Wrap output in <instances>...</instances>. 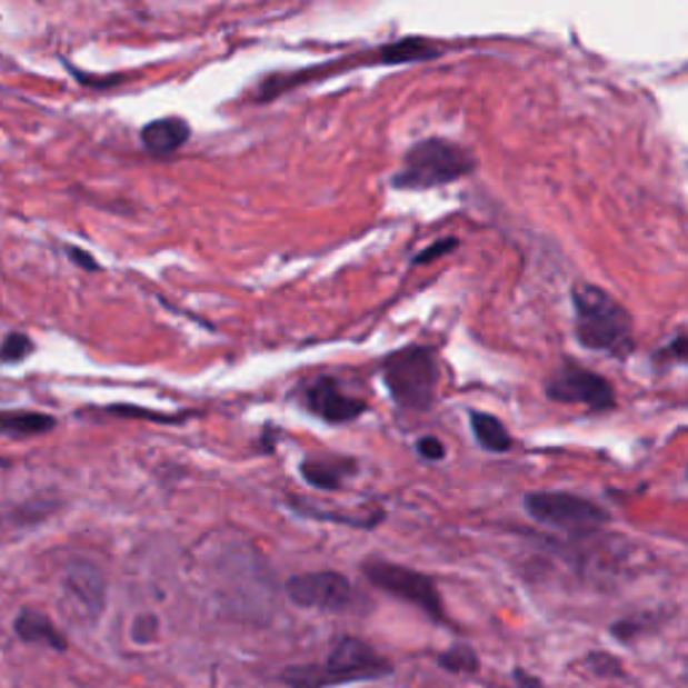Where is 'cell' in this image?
<instances>
[{"label": "cell", "mask_w": 688, "mask_h": 688, "mask_svg": "<svg viewBox=\"0 0 688 688\" xmlns=\"http://www.w3.org/2000/svg\"><path fill=\"white\" fill-rule=\"evenodd\" d=\"M388 393L401 409L426 411L433 407L439 390V361L430 347H401L382 366Z\"/></svg>", "instance_id": "obj_4"}, {"label": "cell", "mask_w": 688, "mask_h": 688, "mask_svg": "<svg viewBox=\"0 0 688 688\" xmlns=\"http://www.w3.org/2000/svg\"><path fill=\"white\" fill-rule=\"evenodd\" d=\"M54 426V417L41 415V411H3L0 415V428L6 436H41Z\"/></svg>", "instance_id": "obj_16"}, {"label": "cell", "mask_w": 688, "mask_h": 688, "mask_svg": "<svg viewBox=\"0 0 688 688\" xmlns=\"http://www.w3.org/2000/svg\"><path fill=\"white\" fill-rule=\"evenodd\" d=\"M513 686H517V688H544V680L536 678V675H530L527 670H522V667H517V670H513Z\"/></svg>", "instance_id": "obj_25"}, {"label": "cell", "mask_w": 688, "mask_h": 688, "mask_svg": "<svg viewBox=\"0 0 688 688\" xmlns=\"http://www.w3.org/2000/svg\"><path fill=\"white\" fill-rule=\"evenodd\" d=\"M417 455H420L422 460H443V455H447V449H443V443L436 439V436H422L420 441H417Z\"/></svg>", "instance_id": "obj_23"}, {"label": "cell", "mask_w": 688, "mask_h": 688, "mask_svg": "<svg viewBox=\"0 0 688 688\" xmlns=\"http://www.w3.org/2000/svg\"><path fill=\"white\" fill-rule=\"evenodd\" d=\"M455 248H458V240H455V237H447V240H439V242H433V246L422 248L420 253H417L415 259H411V263H415V267H422V263L436 261V259H439V256L449 253V250H455Z\"/></svg>", "instance_id": "obj_22"}, {"label": "cell", "mask_w": 688, "mask_h": 688, "mask_svg": "<svg viewBox=\"0 0 688 688\" xmlns=\"http://www.w3.org/2000/svg\"><path fill=\"white\" fill-rule=\"evenodd\" d=\"M62 589L66 597L73 602L79 616L87 621H98L106 610V576L92 559L76 557L66 565V574H62Z\"/></svg>", "instance_id": "obj_9"}, {"label": "cell", "mask_w": 688, "mask_h": 688, "mask_svg": "<svg viewBox=\"0 0 688 688\" xmlns=\"http://www.w3.org/2000/svg\"><path fill=\"white\" fill-rule=\"evenodd\" d=\"M574 310L576 339L587 350L621 358L635 347L632 318L608 291L591 286V282H576Z\"/></svg>", "instance_id": "obj_1"}, {"label": "cell", "mask_w": 688, "mask_h": 688, "mask_svg": "<svg viewBox=\"0 0 688 688\" xmlns=\"http://www.w3.org/2000/svg\"><path fill=\"white\" fill-rule=\"evenodd\" d=\"M66 66L70 68V73H73V76H76V79H79L81 83H94V76L79 73V70H76L73 66H70V62H66ZM116 81H121V76H116V79H100V83H106V87H108V83H116Z\"/></svg>", "instance_id": "obj_26"}, {"label": "cell", "mask_w": 688, "mask_h": 688, "mask_svg": "<svg viewBox=\"0 0 688 688\" xmlns=\"http://www.w3.org/2000/svg\"><path fill=\"white\" fill-rule=\"evenodd\" d=\"M656 627H659L656 616L638 614V616H627V619L616 621L614 627H610V635H614V638L621 640V642H632L635 638H640V635L654 632Z\"/></svg>", "instance_id": "obj_18"}, {"label": "cell", "mask_w": 688, "mask_h": 688, "mask_svg": "<svg viewBox=\"0 0 688 688\" xmlns=\"http://www.w3.org/2000/svg\"><path fill=\"white\" fill-rule=\"evenodd\" d=\"M66 253L70 256V261H73L76 267L87 269V272H98V269H100V263L94 261V256L87 253V250H81V248H76V246H68Z\"/></svg>", "instance_id": "obj_24"}, {"label": "cell", "mask_w": 688, "mask_h": 688, "mask_svg": "<svg viewBox=\"0 0 688 688\" xmlns=\"http://www.w3.org/2000/svg\"><path fill=\"white\" fill-rule=\"evenodd\" d=\"M286 597L296 608L345 614V610L356 606L358 591L350 584V578L337 574V570H315V574L288 578Z\"/></svg>", "instance_id": "obj_7"}, {"label": "cell", "mask_w": 688, "mask_h": 688, "mask_svg": "<svg viewBox=\"0 0 688 688\" xmlns=\"http://www.w3.org/2000/svg\"><path fill=\"white\" fill-rule=\"evenodd\" d=\"M546 396L557 403H581L595 411H606L616 403L614 388L606 377L584 369L574 361L562 363L546 382Z\"/></svg>", "instance_id": "obj_8"}, {"label": "cell", "mask_w": 688, "mask_h": 688, "mask_svg": "<svg viewBox=\"0 0 688 688\" xmlns=\"http://www.w3.org/2000/svg\"><path fill=\"white\" fill-rule=\"evenodd\" d=\"M36 352V342L22 331H9L3 339V350H0V361L3 366H14L28 361Z\"/></svg>", "instance_id": "obj_19"}, {"label": "cell", "mask_w": 688, "mask_h": 688, "mask_svg": "<svg viewBox=\"0 0 688 688\" xmlns=\"http://www.w3.org/2000/svg\"><path fill=\"white\" fill-rule=\"evenodd\" d=\"M191 127L189 121L181 116H162V119H153L140 130V143L148 153L153 157H170V153L181 151L189 143Z\"/></svg>", "instance_id": "obj_11"}, {"label": "cell", "mask_w": 688, "mask_h": 688, "mask_svg": "<svg viewBox=\"0 0 688 688\" xmlns=\"http://www.w3.org/2000/svg\"><path fill=\"white\" fill-rule=\"evenodd\" d=\"M352 468V460L342 458H318L301 462V476L315 490H337L342 485V476Z\"/></svg>", "instance_id": "obj_15"}, {"label": "cell", "mask_w": 688, "mask_h": 688, "mask_svg": "<svg viewBox=\"0 0 688 688\" xmlns=\"http://www.w3.org/2000/svg\"><path fill=\"white\" fill-rule=\"evenodd\" d=\"M468 422H471L476 443H479L481 449H487V452H506V449L513 447L511 433H508L503 422H500L495 415H487V411H471V415H468Z\"/></svg>", "instance_id": "obj_14"}, {"label": "cell", "mask_w": 688, "mask_h": 688, "mask_svg": "<svg viewBox=\"0 0 688 688\" xmlns=\"http://www.w3.org/2000/svg\"><path fill=\"white\" fill-rule=\"evenodd\" d=\"M361 570L371 587L388 591V595L398 597V600L420 608L422 614H426L428 619H433L436 624H447L441 591L430 576L420 574V570L403 568V565L388 562V559H366Z\"/></svg>", "instance_id": "obj_5"}, {"label": "cell", "mask_w": 688, "mask_h": 688, "mask_svg": "<svg viewBox=\"0 0 688 688\" xmlns=\"http://www.w3.org/2000/svg\"><path fill=\"white\" fill-rule=\"evenodd\" d=\"M305 407L323 422L339 426V422L358 420L369 409V403L363 398L345 393L333 377H320L305 390Z\"/></svg>", "instance_id": "obj_10"}, {"label": "cell", "mask_w": 688, "mask_h": 688, "mask_svg": "<svg viewBox=\"0 0 688 688\" xmlns=\"http://www.w3.org/2000/svg\"><path fill=\"white\" fill-rule=\"evenodd\" d=\"M159 635V619L153 614H140L134 616L130 638L138 642V646H148V642L157 640Z\"/></svg>", "instance_id": "obj_20"}, {"label": "cell", "mask_w": 688, "mask_h": 688, "mask_svg": "<svg viewBox=\"0 0 688 688\" xmlns=\"http://www.w3.org/2000/svg\"><path fill=\"white\" fill-rule=\"evenodd\" d=\"M439 667L452 675H476L481 665H479V656H476L471 646L458 642V646L447 648V651L439 656Z\"/></svg>", "instance_id": "obj_17"}, {"label": "cell", "mask_w": 688, "mask_h": 688, "mask_svg": "<svg viewBox=\"0 0 688 688\" xmlns=\"http://www.w3.org/2000/svg\"><path fill=\"white\" fill-rule=\"evenodd\" d=\"M525 511L536 522L570 532H589L608 522V511L574 492H527Z\"/></svg>", "instance_id": "obj_6"}, {"label": "cell", "mask_w": 688, "mask_h": 688, "mask_svg": "<svg viewBox=\"0 0 688 688\" xmlns=\"http://www.w3.org/2000/svg\"><path fill=\"white\" fill-rule=\"evenodd\" d=\"M393 672L385 656H379L369 642L345 635L331 648L323 665H291L280 672V680L291 688H328L356 684V680H379Z\"/></svg>", "instance_id": "obj_2"}, {"label": "cell", "mask_w": 688, "mask_h": 688, "mask_svg": "<svg viewBox=\"0 0 688 688\" xmlns=\"http://www.w3.org/2000/svg\"><path fill=\"white\" fill-rule=\"evenodd\" d=\"M14 635L28 646H43L49 651L66 654L68 651V640L62 638L60 629L54 627V621L49 616L38 614L33 608H22L14 619Z\"/></svg>", "instance_id": "obj_12"}, {"label": "cell", "mask_w": 688, "mask_h": 688, "mask_svg": "<svg viewBox=\"0 0 688 688\" xmlns=\"http://www.w3.org/2000/svg\"><path fill=\"white\" fill-rule=\"evenodd\" d=\"M476 170V157L466 148L443 138H428L415 143L403 157L393 186L403 191H428L462 181Z\"/></svg>", "instance_id": "obj_3"}, {"label": "cell", "mask_w": 688, "mask_h": 688, "mask_svg": "<svg viewBox=\"0 0 688 688\" xmlns=\"http://www.w3.org/2000/svg\"><path fill=\"white\" fill-rule=\"evenodd\" d=\"M587 667L595 675H600V678H621L624 670L619 665V659H614L610 654H589L587 656Z\"/></svg>", "instance_id": "obj_21"}, {"label": "cell", "mask_w": 688, "mask_h": 688, "mask_svg": "<svg viewBox=\"0 0 688 688\" xmlns=\"http://www.w3.org/2000/svg\"><path fill=\"white\" fill-rule=\"evenodd\" d=\"M670 352L678 358H688V339H678V342H672Z\"/></svg>", "instance_id": "obj_27"}, {"label": "cell", "mask_w": 688, "mask_h": 688, "mask_svg": "<svg viewBox=\"0 0 688 688\" xmlns=\"http://www.w3.org/2000/svg\"><path fill=\"white\" fill-rule=\"evenodd\" d=\"M379 66H407V62H420V60H433L441 51L430 47L426 38H401L396 43H385L377 49Z\"/></svg>", "instance_id": "obj_13"}]
</instances>
